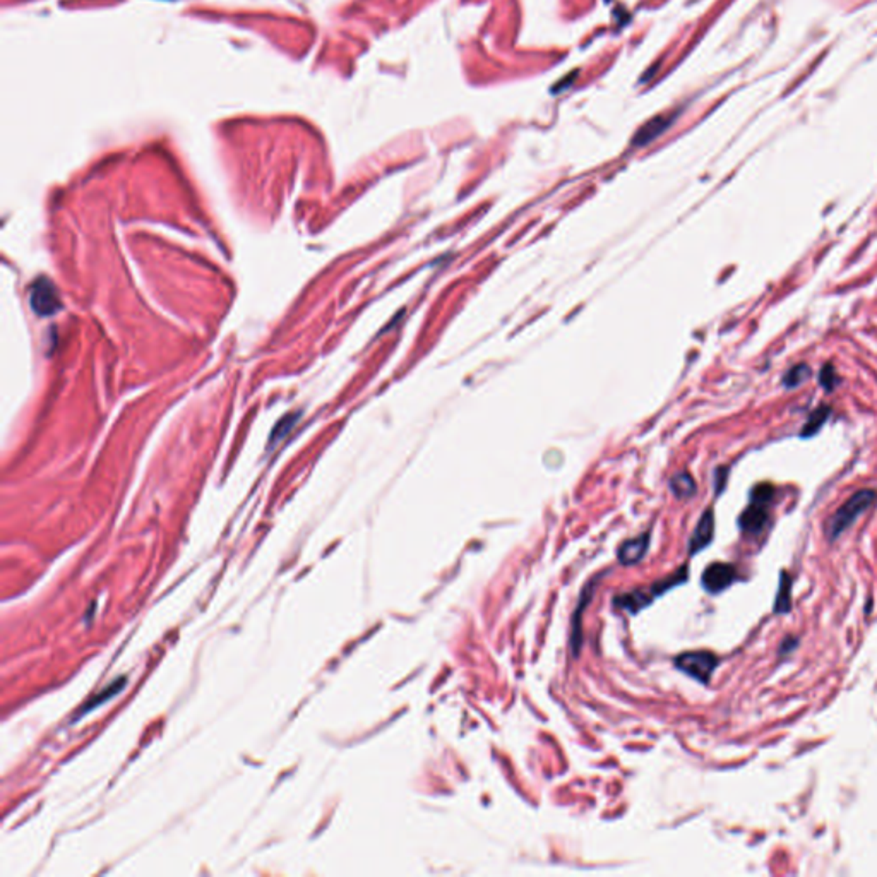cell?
Segmentation results:
<instances>
[{
    "label": "cell",
    "instance_id": "6da1fadb",
    "mask_svg": "<svg viewBox=\"0 0 877 877\" xmlns=\"http://www.w3.org/2000/svg\"><path fill=\"white\" fill-rule=\"evenodd\" d=\"M687 574H689L687 566H682L679 571L673 572L672 576H667V578L660 579V581H654L653 585L645 586V588H636L627 593L617 594L612 601L613 607L619 608V610L631 613V615H636V613L648 608L650 605L657 600V598H660L661 594L667 593L668 590L673 588V586L686 583L689 578Z\"/></svg>",
    "mask_w": 877,
    "mask_h": 877
},
{
    "label": "cell",
    "instance_id": "7a4b0ae2",
    "mask_svg": "<svg viewBox=\"0 0 877 877\" xmlns=\"http://www.w3.org/2000/svg\"><path fill=\"white\" fill-rule=\"evenodd\" d=\"M877 494L876 490H871V488H864V490H858L843 504L841 507L830 518L826 525V537L830 541L838 540L850 526H853V523L860 518L872 504L876 502Z\"/></svg>",
    "mask_w": 877,
    "mask_h": 877
},
{
    "label": "cell",
    "instance_id": "3957f363",
    "mask_svg": "<svg viewBox=\"0 0 877 877\" xmlns=\"http://www.w3.org/2000/svg\"><path fill=\"white\" fill-rule=\"evenodd\" d=\"M673 665H675L677 670L686 673L687 677L698 680V682H701L703 686H707V684L711 682V677H713L714 670H717L718 665H720V660H718L717 654L711 653V651L699 650V651H686V653H680L679 657H675V660H673Z\"/></svg>",
    "mask_w": 877,
    "mask_h": 877
},
{
    "label": "cell",
    "instance_id": "277c9868",
    "mask_svg": "<svg viewBox=\"0 0 877 877\" xmlns=\"http://www.w3.org/2000/svg\"><path fill=\"white\" fill-rule=\"evenodd\" d=\"M29 306L36 314L41 317L54 315L55 312L60 310V297L57 293L54 283L47 278H38L31 286H29Z\"/></svg>",
    "mask_w": 877,
    "mask_h": 877
},
{
    "label": "cell",
    "instance_id": "5b68a950",
    "mask_svg": "<svg viewBox=\"0 0 877 877\" xmlns=\"http://www.w3.org/2000/svg\"><path fill=\"white\" fill-rule=\"evenodd\" d=\"M601 579V576L598 574L597 578L590 579L586 583V586L583 588L581 594H579V600H578V607H576L574 613H572V619H571V638H569V648L572 651V657L578 658L579 651L583 648V627H581V619H583V613H585L586 608H588L590 601L593 600V594L594 590H597L598 581Z\"/></svg>",
    "mask_w": 877,
    "mask_h": 877
},
{
    "label": "cell",
    "instance_id": "8992f818",
    "mask_svg": "<svg viewBox=\"0 0 877 877\" xmlns=\"http://www.w3.org/2000/svg\"><path fill=\"white\" fill-rule=\"evenodd\" d=\"M737 579H739V572L735 566L728 562H713L703 571L701 585L707 593L718 594L730 588Z\"/></svg>",
    "mask_w": 877,
    "mask_h": 877
},
{
    "label": "cell",
    "instance_id": "52a82bcc",
    "mask_svg": "<svg viewBox=\"0 0 877 877\" xmlns=\"http://www.w3.org/2000/svg\"><path fill=\"white\" fill-rule=\"evenodd\" d=\"M767 523H770L767 504L758 502V500H751V504L745 507L744 513L739 516L740 532L744 534H751V537L761 534L766 530Z\"/></svg>",
    "mask_w": 877,
    "mask_h": 877
},
{
    "label": "cell",
    "instance_id": "ba28073f",
    "mask_svg": "<svg viewBox=\"0 0 877 877\" xmlns=\"http://www.w3.org/2000/svg\"><path fill=\"white\" fill-rule=\"evenodd\" d=\"M650 541H651V534L650 532L639 534V537L634 538H627L624 540L622 544L619 545L617 548V560H619L622 566H636V564L641 562L643 559L646 557L650 548Z\"/></svg>",
    "mask_w": 877,
    "mask_h": 877
},
{
    "label": "cell",
    "instance_id": "9c48e42d",
    "mask_svg": "<svg viewBox=\"0 0 877 877\" xmlns=\"http://www.w3.org/2000/svg\"><path fill=\"white\" fill-rule=\"evenodd\" d=\"M713 537H714V513H713V509H706L701 518H699L698 525H696L691 538H689V544H687L689 555H696V553L705 550L707 545L713 541Z\"/></svg>",
    "mask_w": 877,
    "mask_h": 877
},
{
    "label": "cell",
    "instance_id": "30bf717a",
    "mask_svg": "<svg viewBox=\"0 0 877 877\" xmlns=\"http://www.w3.org/2000/svg\"><path fill=\"white\" fill-rule=\"evenodd\" d=\"M792 585L793 579L788 572H780V586H778L777 598H774V613H788L792 610Z\"/></svg>",
    "mask_w": 877,
    "mask_h": 877
},
{
    "label": "cell",
    "instance_id": "8fae6325",
    "mask_svg": "<svg viewBox=\"0 0 877 877\" xmlns=\"http://www.w3.org/2000/svg\"><path fill=\"white\" fill-rule=\"evenodd\" d=\"M126 682H127L126 677H120V679H117L115 682H112L110 686H108L107 689H103V691H101L100 694H98V696H93V698L89 699L88 703H86V706H84V707H81V710H79L77 718H81L82 714L89 713V711H91L93 707L101 706V705H103V703H107L108 699H112V698H114V696L119 694V692L122 691L123 687H126Z\"/></svg>",
    "mask_w": 877,
    "mask_h": 877
},
{
    "label": "cell",
    "instance_id": "7c38bea8",
    "mask_svg": "<svg viewBox=\"0 0 877 877\" xmlns=\"http://www.w3.org/2000/svg\"><path fill=\"white\" fill-rule=\"evenodd\" d=\"M830 415H831L830 406H824L823 405V406H819V408H816L814 412H812L811 415H809V420L805 421L804 427H802L800 437L807 439V437H812V435L818 434L820 428H823V425L826 423L827 419H830Z\"/></svg>",
    "mask_w": 877,
    "mask_h": 877
},
{
    "label": "cell",
    "instance_id": "4fadbf2b",
    "mask_svg": "<svg viewBox=\"0 0 877 877\" xmlns=\"http://www.w3.org/2000/svg\"><path fill=\"white\" fill-rule=\"evenodd\" d=\"M670 490L673 492V495L677 499H689L696 494V481L689 473L682 472V473H677L675 477L670 480Z\"/></svg>",
    "mask_w": 877,
    "mask_h": 877
},
{
    "label": "cell",
    "instance_id": "5bb4252c",
    "mask_svg": "<svg viewBox=\"0 0 877 877\" xmlns=\"http://www.w3.org/2000/svg\"><path fill=\"white\" fill-rule=\"evenodd\" d=\"M811 374H812L811 367H809L807 363L795 365V367H792L785 374V377H783V386H785L786 389H793V387H799L805 381H807L809 377H811Z\"/></svg>",
    "mask_w": 877,
    "mask_h": 877
},
{
    "label": "cell",
    "instance_id": "9a60e30c",
    "mask_svg": "<svg viewBox=\"0 0 877 877\" xmlns=\"http://www.w3.org/2000/svg\"><path fill=\"white\" fill-rule=\"evenodd\" d=\"M667 126H668L667 120H664V119L651 120V122H648L645 127H643L641 133L636 134L634 142H636V144H639V146L645 144V142H648V141H651V139L657 137V135L660 134L661 130H664Z\"/></svg>",
    "mask_w": 877,
    "mask_h": 877
},
{
    "label": "cell",
    "instance_id": "2e32d148",
    "mask_svg": "<svg viewBox=\"0 0 877 877\" xmlns=\"http://www.w3.org/2000/svg\"><path fill=\"white\" fill-rule=\"evenodd\" d=\"M773 495L774 487L771 484H759L751 490V500H758L763 504H770L773 500Z\"/></svg>",
    "mask_w": 877,
    "mask_h": 877
},
{
    "label": "cell",
    "instance_id": "e0dca14e",
    "mask_svg": "<svg viewBox=\"0 0 877 877\" xmlns=\"http://www.w3.org/2000/svg\"><path fill=\"white\" fill-rule=\"evenodd\" d=\"M819 384L827 391V393L833 391V387L837 386V372H834L833 365H824V367L820 368Z\"/></svg>",
    "mask_w": 877,
    "mask_h": 877
},
{
    "label": "cell",
    "instance_id": "ac0fdd59",
    "mask_svg": "<svg viewBox=\"0 0 877 877\" xmlns=\"http://www.w3.org/2000/svg\"><path fill=\"white\" fill-rule=\"evenodd\" d=\"M797 645H799V639H797L795 636H786V638L783 639V643H781V646H780V654H781V657H785V654L792 653V651L797 648Z\"/></svg>",
    "mask_w": 877,
    "mask_h": 877
}]
</instances>
